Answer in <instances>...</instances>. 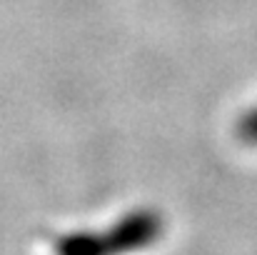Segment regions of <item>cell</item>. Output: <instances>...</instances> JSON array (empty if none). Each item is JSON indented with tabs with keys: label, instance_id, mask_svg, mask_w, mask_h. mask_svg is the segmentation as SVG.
<instances>
[{
	"label": "cell",
	"instance_id": "6da1fadb",
	"mask_svg": "<svg viewBox=\"0 0 257 255\" xmlns=\"http://www.w3.org/2000/svg\"><path fill=\"white\" fill-rule=\"evenodd\" d=\"M165 233V220L153 208H138L125 213L105 230V243L112 255H130L148 250Z\"/></svg>",
	"mask_w": 257,
	"mask_h": 255
},
{
	"label": "cell",
	"instance_id": "7a4b0ae2",
	"mask_svg": "<svg viewBox=\"0 0 257 255\" xmlns=\"http://www.w3.org/2000/svg\"><path fill=\"white\" fill-rule=\"evenodd\" d=\"M53 253L55 255H112L110 248H107V243H105V233H97V230H73V233H65V235L55 238Z\"/></svg>",
	"mask_w": 257,
	"mask_h": 255
},
{
	"label": "cell",
	"instance_id": "3957f363",
	"mask_svg": "<svg viewBox=\"0 0 257 255\" xmlns=\"http://www.w3.org/2000/svg\"><path fill=\"white\" fill-rule=\"evenodd\" d=\"M237 138L247 145H257V105L237 120Z\"/></svg>",
	"mask_w": 257,
	"mask_h": 255
}]
</instances>
